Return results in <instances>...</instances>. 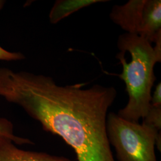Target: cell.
Segmentation results:
<instances>
[{
	"label": "cell",
	"instance_id": "obj_6",
	"mask_svg": "<svg viewBox=\"0 0 161 161\" xmlns=\"http://www.w3.org/2000/svg\"><path fill=\"white\" fill-rule=\"evenodd\" d=\"M108 0H58L49 14L50 22L56 24L80 9L98 3L108 2Z\"/></svg>",
	"mask_w": 161,
	"mask_h": 161
},
{
	"label": "cell",
	"instance_id": "obj_7",
	"mask_svg": "<svg viewBox=\"0 0 161 161\" xmlns=\"http://www.w3.org/2000/svg\"><path fill=\"white\" fill-rule=\"evenodd\" d=\"M0 139L8 140L17 144H21L23 142L22 137L14 134L12 122L4 118H0Z\"/></svg>",
	"mask_w": 161,
	"mask_h": 161
},
{
	"label": "cell",
	"instance_id": "obj_2",
	"mask_svg": "<svg viewBox=\"0 0 161 161\" xmlns=\"http://www.w3.org/2000/svg\"><path fill=\"white\" fill-rule=\"evenodd\" d=\"M117 46L120 52L116 58L123 68L122 72L117 75L124 81L128 95V103L117 115L127 121L138 122L149 112L156 80L154 67L160 61L149 41L137 35H121Z\"/></svg>",
	"mask_w": 161,
	"mask_h": 161
},
{
	"label": "cell",
	"instance_id": "obj_9",
	"mask_svg": "<svg viewBox=\"0 0 161 161\" xmlns=\"http://www.w3.org/2000/svg\"><path fill=\"white\" fill-rule=\"evenodd\" d=\"M4 4V1H0V10ZM25 58L22 53L19 52H10L0 46V60L17 61Z\"/></svg>",
	"mask_w": 161,
	"mask_h": 161
},
{
	"label": "cell",
	"instance_id": "obj_3",
	"mask_svg": "<svg viewBox=\"0 0 161 161\" xmlns=\"http://www.w3.org/2000/svg\"><path fill=\"white\" fill-rule=\"evenodd\" d=\"M107 132L118 161H157L155 146L161 150V132L155 128L112 112L107 118Z\"/></svg>",
	"mask_w": 161,
	"mask_h": 161
},
{
	"label": "cell",
	"instance_id": "obj_1",
	"mask_svg": "<svg viewBox=\"0 0 161 161\" xmlns=\"http://www.w3.org/2000/svg\"><path fill=\"white\" fill-rule=\"evenodd\" d=\"M66 86L52 77L10 71L0 86V96L22 107L43 129L58 135L74 150L78 161H115L107 132L108 111L116 90L95 84Z\"/></svg>",
	"mask_w": 161,
	"mask_h": 161
},
{
	"label": "cell",
	"instance_id": "obj_5",
	"mask_svg": "<svg viewBox=\"0 0 161 161\" xmlns=\"http://www.w3.org/2000/svg\"><path fill=\"white\" fill-rule=\"evenodd\" d=\"M0 161H70L68 159L43 152L20 149L12 141L0 139Z\"/></svg>",
	"mask_w": 161,
	"mask_h": 161
},
{
	"label": "cell",
	"instance_id": "obj_8",
	"mask_svg": "<svg viewBox=\"0 0 161 161\" xmlns=\"http://www.w3.org/2000/svg\"><path fill=\"white\" fill-rule=\"evenodd\" d=\"M143 123L155 128L160 131L161 128V106H152L150 104L149 112L143 119Z\"/></svg>",
	"mask_w": 161,
	"mask_h": 161
},
{
	"label": "cell",
	"instance_id": "obj_10",
	"mask_svg": "<svg viewBox=\"0 0 161 161\" xmlns=\"http://www.w3.org/2000/svg\"><path fill=\"white\" fill-rule=\"evenodd\" d=\"M150 104L152 106H161V84L158 83L156 86L155 90L152 95Z\"/></svg>",
	"mask_w": 161,
	"mask_h": 161
},
{
	"label": "cell",
	"instance_id": "obj_4",
	"mask_svg": "<svg viewBox=\"0 0 161 161\" xmlns=\"http://www.w3.org/2000/svg\"><path fill=\"white\" fill-rule=\"evenodd\" d=\"M110 18L126 33L153 42L161 32V1L130 0L124 5L114 6Z\"/></svg>",
	"mask_w": 161,
	"mask_h": 161
}]
</instances>
